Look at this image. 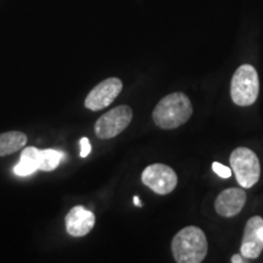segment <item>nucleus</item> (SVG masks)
<instances>
[{"label":"nucleus","mask_w":263,"mask_h":263,"mask_svg":"<svg viewBox=\"0 0 263 263\" xmlns=\"http://www.w3.org/2000/svg\"><path fill=\"white\" fill-rule=\"evenodd\" d=\"M133 202H134V205H137V206H141V202H140L139 197H138V196H134V197H133Z\"/></svg>","instance_id":"17"},{"label":"nucleus","mask_w":263,"mask_h":263,"mask_svg":"<svg viewBox=\"0 0 263 263\" xmlns=\"http://www.w3.org/2000/svg\"><path fill=\"white\" fill-rule=\"evenodd\" d=\"M246 203V193L244 188H229L217 196L215 210L219 216L232 218L241 212Z\"/></svg>","instance_id":"8"},{"label":"nucleus","mask_w":263,"mask_h":263,"mask_svg":"<svg viewBox=\"0 0 263 263\" xmlns=\"http://www.w3.org/2000/svg\"><path fill=\"white\" fill-rule=\"evenodd\" d=\"M27 143V136L22 132L10 130L0 134V156H6L21 150Z\"/></svg>","instance_id":"12"},{"label":"nucleus","mask_w":263,"mask_h":263,"mask_svg":"<svg viewBox=\"0 0 263 263\" xmlns=\"http://www.w3.org/2000/svg\"><path fill=\"white\" fill-rule=\"evenodd\" d=\"M212 170L215 171V173L217 176H219L221 178H229L232 176V170L229 167L224 166V164L219 163V162H213L212 163Z\"/></svg>","instance_id":"14"},{"label":"nucleus","mask_w":263,"mask_h":263,"mask_svg":"<svg viewBox=\"0 0 263 263\" xmlns=\"http://www.w3.org/2000/svg\"><path fill=\"white\" fill-rule=\"evenodd\" d=\"M123 84L120 78L111 77L99 83L85 98L84 105L90 111H100L110 106L122 90Z\"/></svg>","instance_id":"7"},{"label":"nucleus","mask_w":263,"mask_h":263,"mask_svg":"<svg viewBox=\"0 0 263 263\" xmlns=\"http://www.w3.org/2000/svg\"><path fill=\"white\" fill-rule=\"evenodd\" d=\"M141 180L147 188L159 195H167L172 193L178 184L176 171L163 163H154L147 166L141 173Z\"/></svg>","instance_id":"6"},{"label":"nucleus","mask_w":263,"mask_h":263,"mask_svg":"<svg viewBox=\"0 0 263 263\" xmlns=\"http://www.w3.org/2000/svg\"><path fill=\"white\" fill-rule=\"evenodd\" d=\"M259 93L258 73L252 65H242L235 71L230 83V97L238 106H250Z\"/></svg>","instance_id":"3"},{"label":"nucleus","mask_w":263,"mask_h":263,"mask_svg":"<svg viewBox=\"0 0 263 263\" xmlns=\"http://www.w3.org/2000/svg\"><path fill=\"white\" fill-rule=\"evenodd\" d=\"M232 262L233 263H242L244 262V257H242V255H234L232 257Z\"/></svg>","instance_id":"16"},{"label":"nucleus","mask_w":263,"mask_h":263,"mask_svg":"<svg viewBox=\"0 0 263 263\" xmlns=\"http://www.w3.org/2000/svg\"><path fill=\"white\" fill-rule=\"evenodd\" d=\"M229 162L241 188H252L258 182L261 176V163L254 151L248 147H238L230 155Z\"/></svg>","instance_id":"4"},{"label":"nucleus","mask_w":263,"mask_h":263,"mask_svg":"<svg viewBox=\"0 0 263 263\" xmlns=\"http://www.w3.org/2000/svg\"><path fill=\"white\" fill-rule=\"evenodd\" d=\"M132 118H133V111L129 106L121 105L115 107L104 114L97 121L94 126L95 134L99 139H112L129 126Z\"/></svg>","instance_id":"5"},{"label":"nucleus","mask_w":263,"mask_h":263,"mask_svg":"<svg viewBox=\"0 0 263 263\" xmlns=\"http://www.w3.org/2000/svg\"><path fill=\"white\" fill-rule=\"evenodd\" d=\"M193 115V105L184 93L177 91L166 95L153 111L154 122L161 129H176L188 122Z\"/></svg>","instance_id":"1"},{"label":"nucleus","mask_w":263,"mask_h":263,"mask_svg":"<svg viewBox=\"0 0 263 263\" xmlns=\"http://www.w3.org/2000/svg\"><path fill=\"white\" fill-rule=\"evenodd\" d=\"M80 144H81V157H87L91 151L89 139H88V138H82Z\"/></svg>","instance_id":"15"},{"label":"nucleus","mask_w":263,"mask_h":263,"mask_svg":"<svg viewBox=\"0 0 263 263\" xmlns=\"http://www.w3.org/2000/svg\"><path fill=\"white\" fill-rule=\"evenodd\" d=\"M209 244L205 233L199 227L180 229L172 240V255L178 263H200L205 259Z\"/></svg>","instance_id":"2"},{"label":"nucleus","mask_w":263,"mask_h":263,"mask_svg":"<svg viewBox=\"0 0 263 263\" xmlns=\"http://www.w3.org/2000/svg\"><path fill=\"white\" fill-rule=\"evenodd\" d=\"M66 159V155L62 151L47 149L39 150V164L38 170L44 171V172H51L60 164L61 161Z\"/></svg>","instance_id":"13"},{"label":"nucleus","mask_w":263,"mask_h":263,"mask_svg":"<svg viewBox=\"0 0 263 263\" xmlns=\"http://www.w3.org/2000/svg\"><path fill=\"white\" fill-rule=\"evenodd\" d=\"M67 233L76 238L89 234L95 224L94 213L83 206H76L67 213L65 218Z\"/></svg>","instance_id":"9"},{"label":"nucleus","mask_w":263,"mask_h":263,"mask_svg":"<svg viewBox=\"0 0 263 263\" xmlns=\"http://www.w3.org/2000/svg\"><path fill=\"white\" fill-rule=\"evenodd\" d=\"M258 236H259V239L263 240V226L258 229Z\"/></svg>","instance_id":"18"},{"label":"nucleus","mask_w":263,"mask_h":263,"mask_svg":"<svg viewBox=\"0 0 263 263\" xmlns=\"http://www.w3.org/2000/svg\"><path fill=\"white\" fill-rule=\"evenodd\" d=\"M39 164V149L33 146H28L21 153L20 162L14 167L15 174L20 177L31 176L38 171Z\"/></svg>","instance_id":"11"},{"label":"nucleus","mask_w":263,"mask_h":263,"mask_svg":"<svg viewBox=\"0 0 263 263\" xmlns=\"http://www.w3.org/2000/svg\"><path fill=\"white\" fill-rule=\"evenodd\" d=\"M263 226V218L251 217L246 223L240 251L244 258H257L263 250V240L259 239L258 229Z\"/></svg>","instance_id":"10"}]
</instances>
